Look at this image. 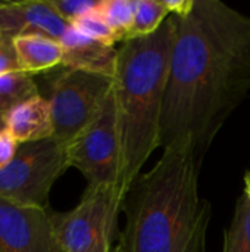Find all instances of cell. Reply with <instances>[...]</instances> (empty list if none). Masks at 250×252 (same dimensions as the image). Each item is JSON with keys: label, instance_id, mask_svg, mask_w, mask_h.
<instances>
[{"label": "cell", "instance_id": "cell-22", "mask_svg": "<svg viewBox=\"0 0 250 252\" xmlns=\"http://www.w3.org/2000/svg\"><path fill=\"white\" fill-rule=\"evenodd\" d=\"M245 195L250 199V170L245 176Z\"/></svg>", "mask_w": 250, "mask_h": 252}, {"label": "cell", "instance_id": "cell-9", "mask_svg": "<svg viewBox=\"0 0 250 252\" xmlns=\"http://www.w3.org/2000/svg\"><path fill=\"white\" fill-rule=\"evenodd\" d=\"M68 27L49 0L0 1V34H43L60 41Z\"/></svg>", "mask_w": 250, "mask_h": 252}, {"label": "cell", "instance_id": "cell-1", "mask_svg": "<svg viewBox=\"0 0 250 252\" xmlns=\"http://www.w3.org/2000/svg\"><path fill=\"white\" fill-rule=\"evenodd\" d=\"M250 94V16L220 0H194L177 16L159 148L187 142L202 162Z\"/></svg>", "mask_w": 250, "mask_h": 252}, {"label": "cell", "instance_id": "cell-11", "mask_svg": "<svg viewBox=\"0 0 250 252\" xmlns=\"http://www.w3.org/2000/svg\"><path fill=\"white\" fill-rule=\"evenodd\" d=\"M4 124L7 134L16 145L53 137L50 103L41 94L9 111L4 115Z\"/></svg>", "mask_w": 250, "mask_h": 252}, {"label": "cell", "instance_id": "cell-2", "mask_svg": "<svg viewBox=\"0 0 250 252\" xmlns=\"http://www.w3.org/2000/svg\"><path fill=\"white\" fill-rule=\"evenodd\" d=\"M200 168L187 142L164 149L124 196L118 252H206L212 208L199 195Z\"/></svg>", "mask_w": 250, "mask_h": 252}, {"label": "cell", "instance_id": "cell-7", "mask_svg": "<svg viewBox=\"0 0 250 252\" xmlns=\"http://www.w3.org/2000/svg\"><path fill=\"white\" fill-rule=\"evenodd\" d=\"M66 149L69 167L85 177L87 188L121 189V143L113 89L100 114L66 145Z\"/></svg>", "mask_w": 250, "mask_h": 252}, {"label": "cell", "instance_id": "cell-18", "mask_svg": "<svg viewBox=\"0 0 250 252\" xmlns=\"http://www.w3.org/2000/svg\"><path fill=\"white\" fill-rule=\"evenodd\" d=\"M56 13L69 25L83 15L94 10L100 0H49Z\"/></svg>", "mask_w": 250, "mask_h": 252}, {"label": "cell", "instance_id": "cell-21", "mask_svg": "<svg viewBox=\"0 0 250 252\" xmlns=\"http://www.w3.org/2000/svg\"><path fill=\"white\" fill-rule=\"evenodd\" d=\"M194 0H164L165 7L168 9L169 15L184 16L193 6Z\"/></svg>", "mask_w": 250, "mask_h": 252}, {"label": "cell", "instance_id": "cell-16", "mask_svg": "<svg viewBox=\"0 0 250 252\" xmlns=\"http://www.w3.org/2000/svg\"><path fill=\"white\" fill-rule=\"evenodd\" d=\"M169 16L164 0H137L131 37H146L158 31Z\"/></svg>", "mask_w": 250, "mask_h": 252}, {"label": "cell", "instance_id": "cell-4", "mask_svg": "<svg viewBox=\"0 0 250 252\" xmlns=\"http://www.w3.org/2000/svg\"><path fill=\"white\" fill-rule=\"evenodd\" d=\"M68 168L66 143L56 137L21 143L0 171V199L19 207L49 208L50 189Z\"/></svg>", "mask_w": 250, "mask_h": 252}, {"label": "cell", "instance_id": "cell-6", "mask_svg": "<svg viewBox=\"0 0 250 252\" xmlns=\"http://www.w3.org/2000/svg\"><path fill=\"white\" fill-rule=\"evenodd\" d=\"M112 89L113 78L109 75L74 68L59 72L47 97L53 137L68 145L100 114Z\"/></svg>", "mask_w": 250, "mask_h": 252}, {"label": "cell", "instance_id": "cell-3", "mask_svg": "<svg viewBox=\"0 0 250 252\" xmlns=\"http://www.w3.org/2000/svg\"><path fill=\"white\" fill-rule=\"evenodd\" d=\"M177 34L169 15L150 35L125 40L118 47L113 99L121 143V189L127 193L159 148L161 120Z\"/></svg>", "mask_w": 250, "mask_h": 252}, {"label": "cell", "instance_id": "cell-23", "mask_svg": "<svg viewBox=\"0 0 250 252\" xmlns=\"http://www.w3.org/2000/svg\"><path fill=\"white\" fill-rule=\"evenodd\" d=\"M6 130V124H4V117L0 115V131H4Z\"/></svg>", "mask_w": 250, "mask_h": 252}, {"label": "cell", "instance_id": "cell-15", "mask_svg": "<svg viewBox=\"0 0 250 252\" xmlns=\"http://www.w3.org/2000/svg\"><path fill=\"white\" fill-rule=\"evenodd\" d=\"M222 252H250V199L245 193L239 198L231 224L225 230Z\"/></svg>", "mask_w": 250, "mask_h": 252}, {"label": "cell", "instance_id": "cell-19", "mask_svg": "<svg viewBox=\"0 0 250 252\" xmlns=\"http://www.w3.org/2000/svg\"><path fill=\"white\" fill-rule=\"evenodd\" d=\"M18 71H21V65L15 50L13 37L7 34H0V74Z\"/></svg>", "mask_w": 250, "mask_h": 252}, {"label": "cell", "instance_id": "cell-20", "mask_svg": "<svg viewBox=\"0 0 250 252\" xmlns=\"http://www.w3.org/2000/svg\"><path fill=\"white\" fill-rule=\"evenodd\" d=\"M16 142L7 134V131H0V171L10 162L16 152Z\"/></svg>", "mask_w": 250, "mask_h": 252}, {"label": "cell", "instance_id": "cell-12", "mask_svg": "<svg viewBox=\"0 0 250 252\" xmlns=\"http://www.w3.org/2000/svg\"><path fill=\"white\" fill-rule=\"evenodd\" d=\"M13 44L21 71L25 74L34 75L62 65L63 49L55 38L43 34H24L13 37Z\"/></svg>", "mask_w": 250, "mask_h": 252}, {"label": "cell", "instance_id": "cell-14", "mask_svg": "<svg viewBox=\"0 0 250 252\" xmlns=\"http://www.w3.org/2000/svg\"><path fill=\"white\" fill-rule=\"evenodd\" d=\"M137 0H100L97 12L113 31L118 43H124L131 37Z\"/></svg>", "mask_w": 250, "mask_h": 252}, {"label": "cell", "instance_id": "cell-8", "mask_svg": "<svg viewBox=\"0 0 250 252\" xmlns=\"http://www.w3.org/2000/svg\"><path fill=\"white\" fill-rule=\"evenodd\" d=\"M0 252H63L53 213L0 199Z\"/></svg>", "mask_w": 250, "mask_h": 252}, {"label": "cell", "instance_id": "cell-10", "mask_svg": "<svg viewBox=\"0 0 250 252\" xmlns=\"http://www.w3.org/2000/svg\"><path fill=\"white\" fill-rule=\"evenodd\" d=\"M60 44L63 49L62 66L115 77L118 47L100 43L72 25L62 35Z\"/></svg>", "mask_w": 250, "mask_h": 252}, {"label": "cell", "instance_id": "cell-5", "mask_svg": "<svg viewBox=\"0 0 250 252\" xmlns=\"http://www.w3.org/2000/svg\"><path fill=\"white\" fill-rule=\"evenodd\" d=\"M124 193L118 188H87L69 213H53L55 232L63 252L113 251Z\"/></svg>", "mask_w": 250, "mask_h": 252}, {"label": "cell", "instance_id": "cell-13", "mask_svg": "<svg viewBox=\"0 0 250 252\" xmlns=\"http://www.w3.org/2000/svg\"><path fill=\"white\" fill-rule=\"evenodd\" d=\"M37 96L40 93L32 75L21 71L0 74V115Z\"/></svg>", "mask_w": 250, "mask_h": 252}, {"label": "cell", "instance_id": "cell-17", "mask_svg": "<svg viewBox=\"0 0 250 252\" xmlns=\"http://www.w3.org/2000/svg\"><path fill=\"white\" fill-rule=\"evenodd\" d=\"M71 25L74 28H77L78 31H81L83 34H85V35H88V37H91L100 43H105L109 46H115L118 43L113 31L108 27L105 19L97 12V7L94 10L83 15L81 18L75 19Z\"/></svg>", "mask_w": 250, "mask_h": 252}]
</instances>
